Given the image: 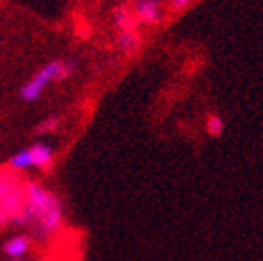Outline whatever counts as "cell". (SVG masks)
Returning a JSON list of instances; mask_svg holds the SVG:
<instances>
[{"label": "cell", "instance_id": "6da1fadb", "mask_svg": "<svg viewBox=\"0 0 263 261\" xmlns=\"http://www.w3.org/2000/svg\"><path fill=\"white\" fill-rule=\"evenodd\" d=\"M24 204L13 217L15 225H29L39 239H49L61 230L64 223V210L51 190L41 183H28L24 187Z\"/></svg>", "mask_w": 263, "mask_h": 261}, {"label": "cell", "instance_id": "7a4b0ae2", "mask_svg": "<svg viewBox=\"0 0 263 261\" xmlns=\"http://www.w3.org/2000/svg\"><path fill=\"white\" fill-rule=\"evenodd\" d=\"M75 68H77V64L73 61H64V59H55V61L46 62L21 86V99L24 102L39 101L51 82L68 79L75 71Z\"/></svg>", "mask_w": 263, "mask_h": 261}, {"label": "cell", "instance_id": "3957f363", "mask_svg": "<svg viewBox=\"0 0 263 261\" xmlns=\"http://www.w3.org/2000/svg\"><path fill=\"white\" fill-rule=\"evenodd\" d=\"M24 188L15 176L0 174V212L6 219H13L24 204Z\"/></svg>", "mask_w": 263, "mask_h": 261}, {"label": "cell", "instance_id": "277c9868", "mask_svg": "<svg viewBox=\"0 0 263 261\" xmlns=\"http://www.w3.org/2000/svg\"><path fill=\"white\" fill-rule=\"evenodd\" d=\"M2 252L9 259H22L31 252V237L26 234H15V236L8 237L2 245Z\"/></svg>", "mask_w": 263, "mask_h": 261}, {"label": "cell", "instance_id": "5b68a950", "mask_svg": "<svg viewBox=\"0 0 263 261\" xmlns=\"http://www.w3.org/2000/svg\"><path fill=\"white\" fill-rule=\"evenodd\" d=\"M137 22L143 24H156L161 18V6L159 0H136V8H134Z\"/></svg>", "mask_w": 263, "mask_h": 261}, {"label": "cell", "instance_id": "8992f818", "mask_svg": "<svg viewBox=\"0 0 263 261\" xmlns=\"http://www.w3.org/2000/svg\"><path fill=\"white\" fill-rule=\"evenodd\" d=\"M29 154H31L33 168H39V170L49 168L55 159L53 148L49 146L48 143H35L33 146H29Z\"/></svg>", "mask_w": 263, "mask_h": 261}, {"label": "cell", "instance_id": "52a82bcc", "mask_svg": "<svg viewBox=\"0 0 263 261\" xmlns=\"http://www.w3.org/2000/svg\"><path fill=\"white\" fill-rule=\"evenodd\" d=\"M117 48L123 55L130 57L139 49V35L137 31H119L117 35Z\"/></svg>", "mask_w": 263, "mask_h": 261}, {"label": "cell", "instance_id": "ba28073f", "mask_svg": "<svg viewBox=\"0 0 263 261\" xmlns=\"http://www.w3.org/2000/svg\"><path fill=\"white\" fill-rule=\"evenodd\" d=\"M114 24L119 31H136L137 18L132 11L126 8H117L114 11Z\"/></svg>", "mask_w": 263, "mask_h": 261}, {"label": "cell", "instance_id": "9c48e42d", "mask_svg": "<svg viewBox=\"0 0 263 261\" xmlns=\"http://www.w3.org/2000/svg\"><path fill=\"white\" fill-rule=\"evenodd\" d=\"M8 166L13 172H26L31 170L33 163H31V154H29V148H22V150L15 152L8 159Z\"/></svg>", "mask_w": 263, "mask_h": 261}, {"label": "cell", "instance_id": "30bf717a", "mask_svg": "<svg viewBox=\"0 0 263 261\" xmlns=\"http://www.w3.org/2000/svg\"><path fill=\"white\" fill-rule=\"evenodd\" d=\"M225 121H223L221 115L218 114H209L205 119V132L209 137H214V139H218L223 135V132H225Z\"/></svg>", "mask_w": 263, "mask_h": 261}, {"label": "cell", "instance_id": "8fae6325", "mask_svg": "<svg viewBox=\"0 0 263 261\" xmlns=\"http://www.w3.org/2000/svg\"><path fill=\"white\" fill-rule=\"evenodd\" d=\"M59 128H61V119L57 117V115H49V117H46L44 121H41V123L37 124V134H53V132H57Z\"/></svg>", "mask_w": 263, "mask_h": 261}, {"label": "cell", "instance_id": "7c38bea8", "mask_svg": "<svg viewBox=\"0 0 263 261\" xmlns=\"http://www.w3.org/2000/svg\"><path fill=\"white\" fill-rule=\"evenodd\" d=\"M190 4H192V0H170V9H172L174 13H179L189 8Z\"/></svg>", "mask_w": 263, "mask_h": 261}, {"label": "cell", "instance_id": "4fadbf2b", "mask_svg": "<svg viewBox=\"0 0 263 261\" xmlns=\"http://www.w3.org/2000/svg\"><path fill=\"white\" fill-rule=\"evenodd\" d=\"M6 221H8V219H6V216H4L2 212H0V227H2V225H4Z\"/></svg>", "mask_w": 263, "mask_h": 261}]
</instances>
